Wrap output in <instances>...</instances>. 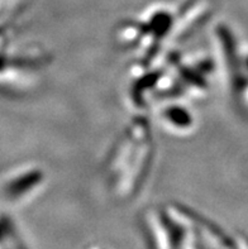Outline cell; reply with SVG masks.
<instances>
[{
	"label": "cell",
	"mask_w": 248,
	"mask_h": 249,
	"mask_svg": "<svg viewBox=\"0 0 248 249\" xmlns=\"http://www.w3.org/2000/svg\"><path fill=\"white\" fill-rule=\"evenodd\" d=\"M46 172L38 164H24L10 172L1 185V196L10 205L33 199L46 185Z\"/></svg>",
	"instance_id": "4"
},
{
	"label": "cell",
	"mask_w": 248,
	"mask_h": 249,
	"mask_svg": "<svg viewBox=\"0 0 248 249\" xmlns=\"http://www.w3.org/2000/svg\"><path fill=\"white\" fill-rule=\"evenodd\" d=\"M154 139L150 122L135 117L110 149L105 164L108 186L118 201L139 195L153 166Z\"/></svg>",
	"instance_id": "1"
},
{
	"label": "cell",
	"mask_w": 248,
	"mask_h": 249,
	"mask_svg": "<svg viewBox=\"0 0 248 249\" xmlns=\"http://www.w3.org/2000/svg\"><path fill=\"white\" fill-rule=\"evenodd\" d=\"M242 65H243V71H245L246 77L248 76V51L242 50Z\"/></svg>",
	"instance_id": "8"
},
{
	"label": "cell",
	"mask_w": 248,
	"mask_h": 249,
	"mask_svg": "<svg viewBox=\"0 0 248 249\" xmlns=\"http://www.w3.org/2000/svg\"><path fill=\"white\" fill-rule=\"evenodd\" d=\"M142 227L151 249H185L188 227L171 206L148 210Z\"/></svg>",
	"instance_id": "3"
},
{
	"label": "cell",
	"mask_w": 248,
	"mask_h": 249,
	"mask_svg": "<svg viewBox=\"0 0 248 249\" xmlns=\"http://www.w3.org/2000/svg\"><path fill=\"white\" fill-rule=\"evenodd\" d=\"M91 249H104V248H101V247H94V248H91Z\"/></svg>",
	"instance_id": "9"
},
{
	"label": "cell",
	"mask_w": 248,
	"mask_h": 249,
	"mask_svg": "<svg viewBox=\"0 0 248 249\" xmlns=\"http://www.w3.org/2000/svg\"><path fill=\"white\" fill-rule=\"evenodd\" d=\"M10 35H12V29L5 23L0 22V50L6 48V43L9 42Z\"/></svg>",
	"instance_id": "7"
},
{
	"label": "cell",
	"mask_w": 248,
	"mask_h": 249,
	"mask_svg": "<svg viewBox=\"0 0 248 249\" xmlns=\"http://www.w3.org/2000/svg\"><path fill=\"white\" fill-rule=\"evenodd\" d=\"M48 61L36 48L16 52L0 50V91L20 94L32 89Z\"/></svg>",
	"instance_id": "2"
},
{
	"label": "cell",
	"mask_w": 248,
	"mask_h": 249,
	"mask_svg": "<svg viewBox=\"0 0 248 249\" xmlns=\"http://www.w3.org/2000/svg\"><path fill=\"white\" fill-rule=\"evenodd\" d=\"M0 249H29L14 219L0 212Z\"/></svg>",
	"instance_id": "6"
},
{
	"label": "cell",
	"mask_w": 248,
	"mask_h": 249,
	"mask_svg": "<svg viewBox=\"0 0 248 249\" xmlns=\"http://www.w3.org/2000/svg\"><path fill=\"white\" fill-rule=\"evenodd\" d=\"M157 118L162 128L172 134H186L194 130L195 117L180 100H165L160 107Z\"/></svg>",
	"instance_id": "5"
}]
</instances>
